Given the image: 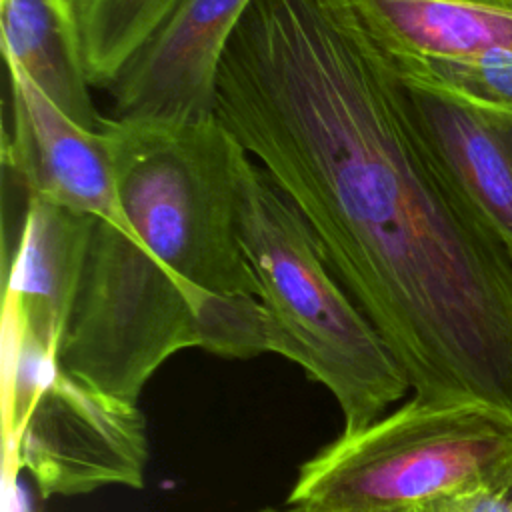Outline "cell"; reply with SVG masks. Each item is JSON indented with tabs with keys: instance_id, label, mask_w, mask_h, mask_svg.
Instances as JSON below:
<instances>
[{
	"instance_id": "cell-9",
	"label": "cell",
	"mask_w": 512,
	"mask_h": 512,
	"mask_svg": "<svg viewBox=\"0 0 512 512\" xmlns=\"http://www.w3.org/2000/svg\"><path fill=\"white\" fill-rule=\"evenodd\" d=\"M354 6L398 64L512 52V0H354Z\"/></svg>"
},
{
	"instance_id": "cell-10",
	"label": "cell",
	"mask_w": 512,
	"mask_h": 512,
	"mask_svg": "<svg viewBox=\"0 0 512 512\" xmlns=\"http://www.w3.org/2000/svg\"><path fill=\"white\" fill-rule=\"evenodd\" d=\"M4 62H14L64 114L98 130L80 30L58 0H0Z\"/></svg>"
},
{
	"instance_id": "cell-17",
	"label": "cell",
	"mask_w": 512,
	"mask_h": 512,
	"mask_svg": "<svg viewBox=\"0 0 512 512\" xmlns=\"http://www.w3.org/2000/svg\"><path fill=\"white\" fill-rule=\"evenodd\" d=\"M498 488H502V490L512 498V466H510V470L506 472V476L502 478V482L498 484Z\"/></svg>"
},
{
	"instance_id": "cell-8",
	"label": "cell",
	"mask_w": 512,
	"mask_h": 512,
	"mask_svg": "<svg viewBox=\"0 0 512 512\" xmlns=\"http://www.w3.org/2000/svg\"><path fill=\"white\" fill-rule=\"evenodd\" d=\"M96 218L24 196L16 234L4 248V314L56 354Z\"/></svg>"
},
{
	"instance_id": "cell-11",
	"label": "cell",
	"mask_w": 512,
	"mask_h": 512,
	"mask_svg": "<svg viewBox=\"0 0 512 512\" xmlns=\"http://www.w3.org/2000/svg\"><path fill=\"white\" fill-rule=\"evenodd\" d=\"M178 0H94L80 28L86 76L106 88Z\"/></svg>"
},
{
	"instance_id": "cell-3",
	"label": "cell",
	"mask_w": 512,
	"mask_h": 512,
	"mask_svg": "<svg viewBox=\"0 0 512 512\" xmlns=\"http://www.w3.org/2000/svg\"><path fill=\"white\" fill-rule=\"evenodd\" d=\"M512 466V418L480 404L412 398L300 464L288 506L302 512H404Z\"/></svg>"
},
{
	"instance_id": "cell-18",
	"label": "cell",
	"mask_w": 512,
	"mask_h": 512,
	"mask_svg": "<svg viewBox=\"0 0 512 512\" xmlns=\"http://www.w3.org/2000/svg\"><path fill=\"white\" fill-rule=\"evenodd\" d=\"M254 512H302V510H296V508H286V510H280V508H260V510H254Z\"/></svg>"
},
{
	"instance_id": "cell-1",
	"label": "cell",
	"mask_w": 512,
	"mask_h": 512,
	"mask_svg": "<svg viewBox=\"0 0 512 512\" xmlns=\"http://www.w3.org/2000/svg\"><path fill=\"white\" fill-rule=\"evenodd\" d=\"M216 116L304 216L414 398L512 418V256L432 160L354 0H254Z\"/></svg>"
},
{
	"instance_id": "cell-13",
	"label": "cell",
	"mask_w": 512,
	"mask_h": 512,
	"mask_svg": "<svg viewBox=\"0 0 512 512\" xmlns=\"http://www.w3.org/2000/svg\"><path fill=\"white\" fill-rule=\"evenodd\" d=\"M398 64V62H396ZM400 72L448 90L468 102L512 110V52L488 50L462 58L398 64Z\"/></svg>"
},
{
	"instance_id": "cell-15",
	"label": "cell",
	"mask_w": 512,
	"mask_h": 512,
	"mask_svg": "<svg viewBox=\"0 0 512 512\" xmlns=\"http://www.w3.org/2000/svg\"><path fill=\"white\" fill-rule=\"evenodd\" d=\"M18 464L4 456V512H38L28 488L18 480Z\"/></svg>"
},
{
	"instance_id": "cell-7",
	"label": "cell",
	"mask_w": 512,
	"mask_h": 512,
	"mask_svg": "<svg viewBox=\"0 0 512 512\" xmlns=\"http://www.w3.org/2000/svg\"><path fill=\"white\" fill-rule=\"evenodd\" d=\"M402 82L432 160L512 256V110L480 106L404 74Z\"/></svg>"
},
{
	"instance_id": "cell-14",
	"label": "cell",
	"mask_w": 512,
	"mask_h": 512,
	"mask_svg": "<svg viewBox=\"0 0 512 512\" xmlns=\"http://www.w3.org/2000/svg\"><path fill=\"white\" fill-rule=\"evenodd\" d=\"M404 512H512V498L496 484H472L416 504Z\"/></svg>"
},
{
	"instance_id": "cell-16",
	"label": "cell",
	"mask_w": 512,
	"mask_h": 512,
	"mask_svg": "<svg viewBox=\"0 0 512 512\" xmlns=\"http://www.w3.org/2000/svg\"><path fill=\"white\" fill-rule=\"evenodd\" d=\"M62 4V8L66 10V14L76 22L78 30L82 28V22L86 18V14L90 12L92 8V2L94 0H58Z\"/></svg>"
},
{
	"instance_id": "cell-2",
	"label": "cell",
	"mask_w": 512,
	"mask_h": 512,
	"mask_svg": "<svg viewBox=\"0 0 512 512\" xmlns=\"http://www.w3.org/2000/svg\"><path fill=\"white\" fill-rule=\"evenodd\" d=\"M238 236L256 278L272 352L308 372L356 432L402 400L410 382L330 268L298 208L246 152L238 176Z\"/></svg>"
},
{
	"instance_id": "cell-6",
	"label": "cell",
	"mask_w": 512,
	"mask_h": 512,
	"mask_svg": "<svg viewBox=\"0 0 512 512\" xmlns=\"http://www.w3.org/2000/svg\"><path fill=\"white\" fill-rule=\"evenodd\" d=\"M254 0H178L104 88L112 118L186 126L216 116L224 50Z\"/></svg>"
},
{
	"instance_id": "cell-5",
	"label": "cell",
	"mask_w": 512,
	"mask_h": 512,
	"mask_svg": "<svg viewBox=\"0 0 512 512\" xmlns=\"http://www.w3.org/2000/svg\"><path fill=\"white\" fill-rule=\"evenodd\" d=\"M10 128L2 136L4 176L32 198L104 220L146 246L122 206L108 138L64 114L14 62Z\"/></svg>"
},
{
	"instance_id": "cell-4",
	"label": "cell",
	"mask_w": 512,
	"mask_h": 512,
	"mask_svg": "<svg viewBox=\"0 0 512 512\" xmlns=\"http://www.w3.org/2000/svg\"><path fill=\"white\" fill-rule=\"evenodd\" d=\"M4 456L42 496H80L104 486L142 488L146 420L62 370L56 354L2 318Z\"/></svg>"
},
{
	"instance_id": "cell-12",
	"label": "cell",
	"mask_w": 512,
	"mask_h": 512,
	"mask_svg": "<svg viewBox=\"0 0 512 512\" xmlns=\"http://www.w3.org/2000/svg\"><path fill=\"white\" fill-rule=\"evenodd\" d=\"M190 306L194 312L196 348L232 360L272 352L270 324L258 296L212 292L194 286Z\"/></svg>"
}]
</instances>
